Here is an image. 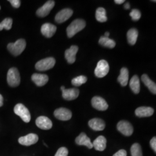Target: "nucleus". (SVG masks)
<instances>
[{
	"mask_svg": "<svg viewBox=\"0 0 156 156\" xmlns=\"http://www.w3.org/2000/svg\"><path fill=\"white\" fill-rule=\"evenodd\" d=\"M86 27V22L82 19L73 20L67 28V35L69 38H72L75 34L82 31Z\"/></svg>",
	"mask_w": 156,
	"mask_h": 156,
	"instance_id": "nucleus-1",
	"label": "nucleus"
},
{
	"mask_svg": "<svg viewBox=\"0 0 156 156\" xmlns=\"http://www.w3.org/2000/svg\"><path fill=\"white\" fill-rule=\"evenodd\" d=\"M26 46V42L24 39H18L15 43H10L8 45V49L13 56H19L24 50Z\"/></svg>",
	"mask_w": 156,
	"mask_h": 156,
	"instance_id": "nucleus-2",
	"label": "nucleus"
},
{
	"mask_svg": "<svg viewBox=\"0 0 156 156\" xmlns=\"http://www.w3.org/2000/svg\"><path fill=\"white\" fill-rule=\"evenodd\" d=\"M7 82L8 84L12 87L18 86L20 83V76L16 68H11L7 73Z\"/></svg>",
	"mask_w": 156,
	"mask_h": 156,
	"instance_id": "nucleus-3",
	"label": "nucleus"
},
{
	"mask_svg": "<svg viewBox=\"0 0 156 156\" xmlns=\"http://www.w3.org/2000/svg\"><path fill=\"white\" fill-rule=\"evenodd\" d=\"M14 112L16 115L21 117L23 121L25 123H29L30 122V113L28 109L22 104H18L15 106Z\"/></svg>",
	"mask_w": 156,
	"mask_h": 156,
	"instance_id": "nucleus-4",
	"label": "nucleus"
},
{
	"mask_svg": "<svg viewBox=\"0 0 156 156\" xmlns=\"http://www.w3.org/2000/svg\"><path fill=\"white\" fill-rule=\"evenodd\" d=\"M55 63L56 60L54 58H46L37 62L35 64V68L40 71H47L53 68L55 65Z\"/></svg>",
	"mask_w": 156,
	"mask_h": 156,
	"instance_id": "nucleus-5",
	"label": "nucleus"
},
{
	"mask_svg": "<svg viewBox=\"0 0 156 156\" xmlns=\"http://www.w3.org/2000/svg\"><path fill=\"white\" fill-rule=\"evenodd\" d=\"M109 71V66L108 62L104 60H101L97 63L94 73L97 78H103L108 73Z\"/></svg>",
	"mask_w": 156,
	"mask_h": 156,
	"instance_id": "nucleus-6",
	"label": "nucleus"
},
{
	"mask_svg": "<svg viewBox=\"0 0 156 156\" xmlns=\"http://www.w3.org/2000/svg\"><path fill=\"white\" fill-rule=\"evenodd\" d=\"M117 128L119 131L125 136H131L134 131L133 126L127 121L122 120L119 122L117 125Z\"/></svg>",
	"mask_w": 156,
	"mask_h": 156,
	"instance_id": "nucleus-7",
	"label": "nucleus"
},
{
	"mask_svg": "<svg viewBox=\"0 0 156 156\" xmlns=\"http://www.w3.org/2000/svg\"><path fill=\"white\" fill-rule=\"evenodd\" d=\"M55 5L54 1H48L44 5L39 8L37 11V15L41 17L48 16Z\"/></svg>",
	"mask_w": 156,
	"mask_h": 156,
	"instance_id": "nucleus-8",
	"label": "nucleus"
},
{
	"mask_svg": "<svg viewBox=\"0 0 156 156\" xmlns=\"http://www.w3.org/2000/svg\"><path fill=\"white\" fill-rule=\"evenodd\" d=\"M54 115L57 119L62 121L69 120L72 117V112L69 109L64 108L57 109L54 112Z\"/></svg>",
	"mask_w": 156,
	"mask_h": 156,
	"instance_id": "nucleus-9",
	"label": "nucleus"
},
{
	"mask_svg": "<svg viewBox=\"0 0 156 156\" xmlns=\"http://www.w3.org/2000/svg\"><path fill=\"white\" fill-rule=\"evenodd\" d=\"M91 104L93 108L98 111H104L108 108V105L106 101L98 96H95L92 98Z\"/></svg>",
	"mask_w": 156,
	"mask_h": 156,
	"instance_id": "nucleus-10",
	"label": "nucleus"
},
{
	"mask_svg": "<svg viewBox=\"0 0 156 156\" xmlns=\"http://www.w3.org/2000/svg\"><path fill=\"white\" fill-rule=\"evenodd\" d=\"M38 140V136L35 134H29L24 136L20 137L18 141L19 143L24 146H30L36 144Z\"/></svg>",
	"mask_w": 156,
	"mask_h": 156,
	"instance_id": "nucleus-11",
	"label": "nucleus"
},
{
	"mask_svg": "<svg viewBox=\"0 0 156 156\" xmlns=\"http://www.w3.org/2000/svg\"><path fill=\"white\" fill-rule=\"evenodd\" d=\"M73 14V11L69 8L64 9L59 12L55 17V21L58 23H62L67 21Z\"/></svg>",
	"mask_w": 156,
	"mask_h": 156,
	"instance_id": "nucleus-12",
	"label": "nucleus"
},
{
	"mask_svg": "<svg viewBox=\"0 0 156 156\" xmlns=\"http://www.w3.org/2000/svg\"><path fill=\"white\" fill-rule=\"evenodd\" d=\"M36 125L38 128L42 129L48 130L52 127L53 124L48 117L46 116H40L36 120Z\"/></svg>",
	"mask_w": 156,
	"mask_h": 156,
	"instance_id": "nucleus-13",
	"label": "nucleus"
},
{
	"mask_svg": "<svg viewBox=\"0 0 156 156\" xmlns=\"http://www.w3.org/2000/svg\"><path fill=\"white\" fill-rule=\"evenodd\" d=\"M56 26L50 23H45L41 27V33L46 38L52 37L56 33Z\"/></svg>",
	"mask_w": 156,
	"mask_h": 156,
	"instance_id": "nucleus-14",
	"label": "nucleus"
},
{
	"mask_svg": "<svg viewBox=\"0 0 156 156\" xmlns=\"http://www.w3.org/2000/svg\"><path fill=\"white\" fill-rule=\"evenodd\" d=\"M78 48L77 46L73 45L68 49L65 51V57L69 64H73L76 60V55L78 52Z\"/></svg>",
	"mask_w": 156,
	"mask_h": 156,
	"instance_id": "nucleus-15",
	"label": "nucleus"
},
{
	"mask_svg": "<svg viewBox=\"0 0 156 156\" xmlns=\"http://www.w3.org/2000/svg\"><path fill=\"white\" fill-rule=\"evenodd\" d=\"M79 94V90L75 88L65 89L62 91V97L66 100L71 101L75 100L78 98Z\"/></svg>",
	"mask_w": 156,
	"mask_h": 156,
	"instance_id": "nucleus-16",
	"label": "nucleus"
},
{
	"mask_svg": "<svg viewBox=\"0 0 156 156\" xmlns=\"http://www.w3.org/2000/svg\"><path fill=\"white\" fill-rule=\"evenodd\" d=\"M31 79L37 86H43L48 83L49 78L48 75L45 74L34 73L31 76Z\"/></svg>",
	"mask_w": 156,
	"mask_h": 156,
	"instance_id": "nucleus-17",
	"label": "nucleus"
},
{
	"mask_svg": "<svg viewBox=\"0 0 156 156\" xmlns=\"http://www.w3.org/2000/svg\"><path fill=\"white\" fill-rule=\"evenodd\" d=\"M89 126L94 131H102L105 127V123L102 119L94 118L89 122Z\"/></svg>",
	"mask_w": 156,
	"mask_h": 156,
	"instance_id": "nucleus-18",
	"label": "nucleus"
},
{
	"mask_svg": "<svg viewBox=\"0 0 156 156\" xmlns=\"http://www.w3.org/2000/svg\"><path fill=\"white\" fill-rule=\"evenodd\" d=\"M135 113L138 117H149L154 113V109L151 107L141 106L138 108Z\"/></svg>",
	"mask_w": 156,
	"mask_h": 156,
	"instance_id": "nucleus-19",
	"label": "nucleus"
},
{
	"mask_svg": "<svg viewBox=\"0 0 156 156\" xmlns=\"http://www.w3.org/2000/svg\"><path fill=\"white\" fill-rule=\"evenodd\" d=\"M75 142L78 145L86 146L89 149H92L93 147L90 139L84 133H81L78 136L75 140Z\"/></svg>",
	"mask_w": 156,
	"mask_h": 156,
	"instance_id": "nucleus-20",
	"label": "nucleus"
},
{
	"mask_svg": "<svg viewBox=\"0 0 156 156\" xmlns=\"http://www.w3.org/2000/svg\"><path fill=\"white\" fill-rule=\"evenodd\" d=\"M92 144L96 151H104L106 147V138L104 136H99L94 140Z\"/></svg>",
	"mask_w": 156,
	"mask_h": 156,
	"instance_id": "nucleus-21",
	"label": "nucleus"
},
{
	"mask_svg": "<svg viewBox=\"0 0 156 156\" xmlns=\"http://www.w3.org/2000/svg\"><path fill=\"white\" fill-rule=\"evenodd\" d=\"M129 73L127 68H122L120 70V74L117 78V81L122 86H126L128 84Z\"/></svg>",
	"mask_w": 156,
	"mask_h": 156,
	"instance_id": "nucleus-22",
	"label": "nucleus"
},
{
	"mask_svg": "<svg viewBox=\"0 0 156 156\" xmlns=\"http://www.w3.org/2000/svg\"><path fill=\"white\" fill-rule=\"evenodd\" d=\"M142 80L144 83L147 87V88L151 91V92L154 94H156V84L154 82L151 80L149 76L146 74H144L142 76Z\"/></svg>",
	"mask_w": 156,
	"mask_h": 156,
	"instance_id": "nucleus-23",
	"label": "nucleus"
},
{
	"mask_svg": "<svg viewBox=\"0 0 156 156\" xmlns=\"http://www.w3.org/2000/svg\"><path fill=\"white\" fill-rule=\"evenodd\" d=\"M129 87L135 94H138L140 91V79L137 75H134L129 82Z\"/></svg>",
	"mask_w": 156,
	"mask_h": 156,
	"instance_id": "nucleus-24",
	"label": "nucleus"
},
{
	"mask_svg": "<svg viewBox=\"0 0 156 156\" xmlns=\"http://www.w3.org/2000/svg\"><path fill=\"white\" fill-rule=\"evenodd\" d=\"M128 43L131 45H134L136 42L138 37V31L135 28H131L128 30L127 34Z\"/></svg>",
	"mask_w": 156,
	"mask_h": 156,
	"instance_id": "nucleus-25",
	"label": "nucleus"
},
{
	"mask_svg": "<svg viewBox=\"0 0 156 156\" xmlns=\"http://www.w3.org/2000/svg\"><path fill=\"white\" fill-rule=\"evenodd\" d=\"M99 44L109 49H113L116 46V42L115 41L104 36H102L101 37L99 40Z\"/></svg>",
	"mask_w": 156,
	"mask_h": 156,
	"instance_id": "nucleus-26",
	"label": "nucleus"
},
{
	"mask_svg": "<svg viewBox=\"0 0 156 156\" xmlns=\"http://www.w3.org/2000/svg\"><path fill=\"white\" fill-rule=\"evenodd\" d=\"M95 18L99 22H105L107 21L106 11L104 8L100 7L98 8L95 12Z\"/></svg>",
	"mask_w": 156,
	"mask_h": 156,
	"instance_id": "nucleus-27",
	"label": "nucleus"
},
{
	"mask_svg": "<svg viewBox=\"0 0 156 156\" xmlns=\"http://www.w3.org/2000/svg\"><path fill=\"white\" fill-rule=\"evenodd\" d=\"M131 153L132 156H143L141 146L139 144H134L131 147Z\"/></svg>",
	"mask_w": 156,
	"mask_h": 156,
	"instance_id": "nucleus-28",
	"label": "nucleus"
},
{
	"mask_svg": "<svg viewBox=\"0 0 156 156\" xmlns=\"http://www.w3.org/2000/svg\"><path fill=\"white\" fill-rule=\"evenodd\" d=\"M13 20L11 18H5L0 23V31H2L4 28L6 30L11 29Z\"/></svg>",
	"mask_w": 156,
	"mask_h": 156,
	"instance_id": "nucleus-29",
	"label": "nucleus"
},
{
	"mask_svg": "<svg viewBox=\"0 0 156 156\" xmlns=\"http://www.w3.org/2000/svg\"><path fill=\"white\" fill-rule=\"evenodd\" d=\"M87 80V78L85 76H79L76 78H73L72 80V84L75 86H80L83 84L85 83Z\"/></svg>",
	"mask_w": 156,
	"mask_h": 156,
	"instance_id": "nucleus-30",
	"label": "nucleus"
},
{
	"mask_svg": "<svg viewBox=\"0 0 156 156\" xmlns=\"http://www.w3.org/2000/svg\"><path fill=\"white\" fill-rule=\"evenodd\" d=\"M129 15L133 21H138L141 17V13L138 9H134L130 12Z\"/></svg>",
	"mask_w": 156,
	"mask_h": 156,
	"instance_id": "nucleus-31",
	"label": "nucleus"
},
{
	"mask_svg": "<svg viewBox=\"0 0 156 156\" xmlns=\"http://www.w3.org/2000/svg\"><path fill=\"white\" fill-rule=\"evenodd\" d=\"M68 154V151L66 147H62L57 151L55 156H67Z\"/></svg>",
	"mask_w": 156,
	"mask_h": 156,
	"instance_id": "nucleus-32",
	"label": "nucleus"
},
{
	"mask_svg": "<svg viewBox=\"0 0 156 156\" xmlns=\"http://www.w3.org/2000/svg\"><path fill=\"white\" fill-rule=\"evenodd\" d=\"M9 2L11 4L13 7L15 8H18L20 6V0H10Z\"/></svg>",
	"mask_w": 156,
	"mask_h": 156,
	"instance_id": "nucleus-33",
	"label": "nucleus"
},
{
	"mask_svg": "<svg viewBox=\"0 0 156 156\" xmlns=\"http://www.w3.org/2000/svg\"><path fill=\"white\" fill-rule=\"evenodd\" d=\"M151 147L153 149V150L156 153V138L154 136L153 137L150 142Z\"/></svg>",
	"mask_w": 156,
	"mask_h": 156,
	"instance_id": "nucleus-34",
	"label": "nucleus"
},
{
	"mask_svg": "<svg viewBox=\"0 0 156 156\" xmlns=\"http://www.w3.org/2000/svg\"><path fill=\"white\" fill-rule=\"evenodd\" d=\"M113 156H127V152L125 150H120L116 153Z\"/></svg>",
	"mask_w": 156,
	"mask_h": 156,
	"instance_id": "nucleus-35",
	"label": "nucleus"
},
{
	"mask_svg": "<svg viewBox=\"0 0 156 156\" xmlns=\"http://www.w3.org/2000/svg\"><path fill=\"white\" fill-rule=\"evenodd\" d=\"M115 2L117 4H122L123 2H125L124 0H115Z\"/></svg>",
	"mask_w": 156,
	"mask_h": 156,
	"instance_id": "nucleus-36",
	"label": "nucleus"
},
{
	"mask_svg": "<svg viewBox=\"0 0 156 156\" xmlns=\"http://www.w3.org/2000/svg\"><path fill=\"white\" fill-rule=\"evenodd\" d=\"M3 101H4L3 97L0 94V107H1L3 105Z\"/></svg>",
	"mask_w": 156,
	"mask_h": 156,
	"instance_id": "nucleus-37",
	"label": "nucleus"
},
{
	"mask_svg": "<svg viewBox=\"0 0 156 156\" xmlns=\"http://www.w3.org/2000/svg\"><path fill=\"white\" fill-rule=\"evenodd\" d=\"M124 8L126 9H129L130 8V5H129V4L128 2H127V3H126L124 4Z\"/></svg>",
	"mask_w": 156,
	"mask_h": 156,
	"instance_id": "nucleus-38",
	"label": "nucleus"
},
{
	"mask_svg": "<svg viewBox=\"0 0 156 156\" xmlns=\"http://www.w3.org/2000/svg\"><path fill=\"white\" fill-rule=\"evenodd\" d=\"M109 32H106V33H105V35H104V37L109 38Z\"/></svg>",
	"mask_w": 156,
	"mask_h": 156,
	"instance_id": "nucleus-39",
	"label": "nucleus"
},
{
	"mask_svg": "<svg viewBox=\"0 0 156 156\" xmlns=\"http://www.w3.org/2000/svg\"><path fill=\"white\" fill-rule=\"evenodd\" d=\"M66 89V88H65V87L64 86H62L61 87V90H62V91H63L64 90Z\"/></svg>",
	"mask_w": 156,
	"mask_h": 156,
	"instance_id": "nucleus-40",
	"label": "nucleus"
},
{
	"mask_svg": "<svg viewBox=\"0 0 156 156\" xmlns=\"http://www.w3.org/2000/svg\"><path fill=\"white\" fill-rule=\"evenodd\" d=\"M0 9H1V7H0Z\"/></svg>",
	"mask_w": 156,
	"mask_h": 156,
	"instance_id": "nucleus-41",
	"label": "nucleus"
}]
</instances>
